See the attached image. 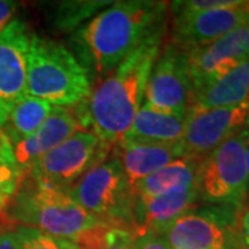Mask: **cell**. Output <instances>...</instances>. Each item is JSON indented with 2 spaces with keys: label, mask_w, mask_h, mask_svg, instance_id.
Returning <instances> with one entry per match:
<instances>
[{
  "label": "cell",
  "mask_w": 249,
  "mask_h": 249,
  "mask_svg": "<svg viewBox=\"0 0 249 249\" xmlns=\"http://www.w3.org/2000/svg\"><path fill=\"white\" fill-rule=\"evenodd\" d=\"M166 22L158 27L127 58L91 90L80 104L83 127L111 148L127 133L144 103V90L154 62L163 47Z\"/></svg>",
  "instance_id": "obj_1"
},
{
  "label": "cell",
  "mask_w": 249,
  "mask_h": 249,
  "mask_svg": "<svg viewBox=\"0 0 249 249\" xmlns=\"http://www.w3.org/2000/svg\"><path fill=\"white\" fill-rule=\"evenodd\" d=\"M165 1L130 0L111 3L78 32L94 70L109 75L152 32L166 22Z\"/></svg>",
  "instance_id": "obj_2"
},
{
  "label": "cell",
  "mask_w": 249,
  "mask_h": 249,
  "mask_svg": "<svg viewBox=\"0 0 249 249\" xmlns=\"http://www.w3.org/2000/svg\"><path fill=\"white\" fill-rule=\"evenodd\" d=\"M91 93L89 75L78 58L61 43L31 35L28 50L27 96L55 107L73 108Z\"/></svg>",
  "instance_id": "obj_3"
},
{
  "label": "cell",
  "mask_w": 249,
  "mask_h": 249,
  "mask_svg": "<svg viewBox=\"0 0 249 249\" xmlns=\"http://www.w3.org/2000/svg\"><path fill=\"white\" fill-rule=\"evenodd\" d=\"M10 219L17 226L35 229L60 240L73 241L90 229L104 224L71 196L68 188L37 184L29 178L10 199Z\"/></svg>",
  "instance_id": "obj_4"
},
{
  "label": "cell",
  "mask_w": 249,
  "mask_h": 249,
  "mask_svg": "<svg viewBox=\"0 0 249 249\" xmlns=\"http://www.w3.org/2000/svg\"><path fill=\"white\" fill-rule=\"evenodd\" d=\"M68 191L100 222L133 234V191L116 158H106L93 166Z\"/></svg>",
  "instance_id": "obj_5"
},
{
  "label": "cell",
  "mask_w": 249,
  "mask_h": 249,
  "mask_svg": "<svg viewBox=\"0 0 249 249\" xmlns=\"http://www.w3.org/2000/svg\"><path fill=\"white\" fill-rule=\"evenodd\" d=\"M249 126L227 139L201 160L196 187L199 199L212 206L242 211L248 199L245 145Z\"/></svg>",
  "instance_id": "obj_6"
},
{
  "label": "cell",
  "mask_w": 249,
  "mask_h": 249,
  "mask_svg": "<svg viewBox=\"0 0 249 249\" xmlns=\"http://www.w3.org/2000/svg\"><path fill=\"white\" fill-rule=\"evenodd\" d=\"M240 213L227 206L191 209L160 235L169 249H247L238 227Z\"/></svg>",
  "instance_id": "obj_7"
},
{
  "label": "cell",
  "mask_w": 249,
  "mask_h": 249,
  "mask_svg": "<svg viewBox=\"0 0 249 249\" xmlns=\"http://www.w3.org/2000/svg\"><path fill=\"white\" fill-rule=\"evenodd\" d=\"M109 148L91 130L79 129L36 160L27 173L37 184L67 190L106 160Z\"/></svg>",
  "instance_id": "obj_8"
},
{
  "label": "cell",
  "mask_w": 249,
  "mask_h": 249,
  "mask_svg": "<svg viewBox=\"0 0 249 249\" xmlns=\"http://www.w3.org/2000/svg\"><path fill=\"white\" fill-rule=\"evenodd\" d=\"M193 96L194 88L188 72L186 52L168 42L163 45L150 71L142 104L165 112L187 115Z\"/></svg>",
  "instance_id": "obj_9"
},
{
  "label": "cell",
  "mask_w": 249,
  "mask_h": 249,
  "mask_svg": "<svg viewBox=\"0 0 249 249\" xmlns=\"http://www.w3.org/2000/svg\"><path fill=\"white\" fill-rule=\"evenodd\" d=\"M249 126V103L237 107L188 111L178 142L183 157L204 160L216 147Z\"/></svg>",
  "instance_id": "obj_10"
},
{
  "label": "cell",
  "mask_w": 249,
  "mask_h": 249,
  "mask_svg": "<svg viewBox=\"0 0 249 249\" xmlns=\"http://www.w3.org/2000/svg\"><path fill=\"white\" fill-rule=\"evenodd\" d=\"M248 21L249 0H240L230 7L190 14H172L170 42L188 52L212 43Z\"/></svg>",
  "instance_id": "obj_11"
},
{
  "label": "cell",
  "mask_w": 249,
  "mask_h": 249,
  "mask_svg": "<svg viewBox=\"0 0 249 249\" xmlns=\"http://www.w3.org/2000/svg\"><path fill=\"white\" fill-rule=\"evenodd\" d=\"M194 93L249 58V21L209 45L186 52Z\"/></svg>",
  "instance_id": "obj_12"
},
{
  "label": "cell",
  "mask_w": 249,
  "mask_h": 249,
  "mask_svg": "<svg viewBox=\"0 0 249 249\" xmlns=\"http://www.w3.org/2000/svg\"><path fill=\"white\" fill-rule=\"evenodd\" d=\"M29 29L22 19H14L0 34V112L27 96Z\"/></svg>",
  "instance_id": "obj_13"
},
{
  "label": "cell",
  "mask_w": 249,
  "mask_h": 249,
  "mask_svg": "<svg viewBox=\"0 0 249 249\" xmlns=\"http://www.w3.org/2000/svg\"><path fill=\"white\" fill-rule=\"evenodd\" d=\"M79 129H85L79 112H75L72 108L54 106L52 114L37 132L21 142L10 144L18 168L25 175L36 160L65 142Z\"/></svg>",
  "instance_id": "obj_14"
},
{
  "label": "cell",
  "mask_w": 249,
  "mask_h": 249,
  "mask_svg": "<svg viewBox=\"0 0 249 249\" xmlns=\"http://www.w3.org/2000/svg\"><path fill=\"white\" fill-rule=\"evenodd\" d=\"M199 199L198 187H188L151 198H136L133 202V235L144 232L162 234L180 216L194 209Z\"/></svg>",
  "instance_id": "obj_15"
},
{
  "label": "cell",
  "mask_w": 249,
  "mask_h": 249,
  "mask_svg": "<svg viewBox=\"0 0 249 249\" xmlns=\"http://www.w3.org/2000/svg\"><path fill=\"white\" fill-rule=\"evenodd\" d=\"M114 158L119 160L129 186L133 188L142 178L183 157L178 144H154V142L121 140L112 147Z\"/></svg>",
  "instance_id": "obj_16"
},
{
  "label": "cell",
  "mask_w": 249,
  "mask_h": 249,
  "mask_svg": "<svg viewBox=\"0 0 249 249\" xmlns=\"http://www.w3.org/2000/svg\"><path fill=\"white\" fill-rule=\"evenodd\" d=\"M245 103H249V58L196 90L188 111L237 107Z\"/></svg>",
  "instance_id": "obj_17"
},
{
  "label": "cell",
  "mask_w": 249,
  "mask_h": 249,
  "mask_svg": "<svg viewBox=\"0 0 249 249\" xmlns=\"http://www.w3.org/2000/svg\"><path fill=\"white\" fill-rule=\"evenodd\" d=\"M187 115L165 112L142 104L122 140L178 144L186 129Z\"/></svg>",
  "instance_id": "obj_18"
},
{
  "label": "cell",
  "mask_w": 249,
  "mask_h": 249,
  "mask_svg": "<svg viewBox=\"0 0 249 249\" xmlns=\"http://www.w3.org/2000/svg\"><path fill=\"white\" fill-rule=\"evenodd\" d=\"M53 108L52 104L31 96L18 98L0 112V134L9 144L21 142L37 132Z\"/></svg>",
  "instance_id": "obj_19"
},
{
  "label": "cell",
  "mask_w": 249,
  "mask_h": 249,
  "mask_svg": "<svg viewBox=\"0 0 249 249\" xmlns=\"http://www.w3.org/2000/svg\"><path fill=\"white\" fill-rule=\"evenodd\" d=\"M199 165L201 160H196L191 157H180L155 172L154 175L139 181L132 188L134 199L151 198L170 191L196 186Z\"/></svg>",
  "instance_id": "obj_20"
},
{
  "label": "cell",
  "mask_w": 249,
  "mask_h": 249,
  "mask_svg": "<svg viewBox=\"0 0 249 249\" xmlns=\"http://www.w3.org/2000/svg\"><path fill=\"white\" fill-rule=\"evenodd\" d=\"M24 173L11 154L9 142L0 134V206L6 205L17 193Z\"/></svg>",
  "instance_id": "obj_21"
},
{
  "label": "cell",
  "mask_w": 249,
  "mask_h": 249,
  "mask_svg": "<svg viewBox=\"0 0 249 249\" xmlns=\"http://www.w3.org/2000/svg\"><path fill=\"white\" fill-rule=\"evenodd\" d=\"M109 4L107 1H67L57 6L54 14V22L57 29H72L79 25L80 21L90 17L96 10Z\"/></svg>",
  "instance_id": "obj_22"
},
{
  "label": "cell",
  "mask_w": 249,
  "mask_h": 249,
  "mask_svg": "<svg viewBox=\"0 0 249 249\" xmlns=\"http://www.w3.org/2000/svg\"><path fill=\"white\" fill-rule=\"evenodd\" d=\"M21 234V249H71L72 242L54 238L45 232L17 226Z\"/></svg>",
  "instance_id": "obj_23"
},
{
  "label": "cell",
  "mask_w": 249,
  "mask_h": 249,
  "mask_svg": "<svg viewBox=\"0 0 249 249\" xmlns=\"http://www.w3.org/2000/svg\"><path fill=\"white\" fill-rule=\"evenodd\" d=\"M101 249H134V235L127 230L109 229Z\"/></svg>",
  "instance_id": "obj_24"
},
{
  "label": "cell",
  "mask_w": 249,
  "mask_h": 249,
  "mask_svg": "<svg viewBox=\"0 0 249 249\" xmlns=\"http://www.w3.org/2000/svg\"><path fill=\"white\" fill-rule=\"evenodd\" d=\"M134 249H169L160 234L144 232L134 237Z\"/></svg>",
  "instance_id": "obj_25"
},
{
  "label": "cell",
  "mask_w": 249,
  "mask_h": 249,
  "mask_svg": "<svg viewBox=\"0 0 249 249\" xmlns=\"http://www.w3.org/2000/svg\"><path fill=\"white\" fill-rule=\"evenodd\" d=\"M19 3L11 0H0V34L9 27L10 24L17 19Z\"/></svg>",
  "instance_id": "obj_26"
},
{
  "label": "cell",
  "mask_w": 249,
  "mask_h": 249,
  "mask_svg": "<svg viewBox=\"0 0 249 249\" xmlns=\"http://www.w3.org/2000/svg\"><path fill=\"white\" fill-rule=\"evenodd\" d=\"M0 249H21V234L18 227L0 231Z\"/></svg>",
  "instance_id": "obj_27"
},
{
  "label": "cell",
  "mask_w": 249,
  "mask_h": 249,
  "mask_svg": "<svg viewBox=\"0 0 249 249\" xmlns=\"http://www.w3.org/2000/svg\"><path fill=\"white\" fill-rule=\"evenodd\" d=\"M238 227H240L244 244L247 249H249V205L241 211L240 217H238Z\"/></svg>",
  "instance_id": "obj_28"
},
{
  "label": "cell",
  "mask_w": 249,
  "mask_h": 249,
  "mask_svg": "<svg viewBox=\"0 0 249 249\" xmlns=\"http://www.w3.org/2000/svg\"><path fill=\"white\" fill-rule=\"evenodd\" d=\"M245 163H247V175H248V196H249V136L245 145Z\"/></svg>",
  "instance_id": "obj_29"
},
{
  "label": "cell",
  "mask_w": 249,
  "mask_h": 249,
  "mask_svg": "<svg viewBox=\"0 0 249 249\" xmlns=\"http://www.w3.org/2000/svg\"><path fill=\"white\" fill-rule=\"evenodd\" d=\"M71 249H78V248H76V247H75V244H73V242H72V247H71Z\"/></svg>",
  "instance_id": "obj_30"
},
{
  "label": "cell",
  "mask_w": 249,
  "mask_h": 249,
  "mask_svg": "<svg viewBox=\"0 0 249 249\" xmlns=\"http://www.w3.org/2000/svg\"><path fill=\"white\" fill-rule=\"evenodd\" d=\"M0 217H1V206H0Z\"/></svg>",
  "instance_id": "obj_31"
}]
</instances>
